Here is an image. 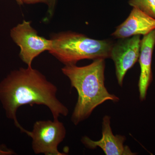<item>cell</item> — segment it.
Segmentation results:
<instances>
[{
	"mask_svg": "<svg viewBox=\"0 0 155 155\" xmlns=\"http://www.w3.org/2000/svg\"><path fill=\"white\" fill-rule=\"evenodd\" d=\"M58 88L41 72L32 67L11 71L0 82V101L8 119L22 132L26 130L19 124L17 113L19 107L29 104L45 106L54 119L66 116L69 110L57 97Z\"/></svg>",
	"mask_w": 155,
	"mask_h": 155,
	"instance_id": "6da1fadb",
	"label": "cell"
},
{
	"mask_svg": "<svg viewBox=\"0 0 155 155\" xmlns=\"http://www.w3.org/2000/svg\"><path fill=\"white\" fill-rule=\"evenodd\" d=\"M105 69L104 59L94 60L83 67L69 65L62 68L63 74L69 78L71 86L78 94L71 118L74 125L87 119L97 107L106 101H119V97L110 94L105 86Z\"/></svg>",
	"mask_w": 155,
	"mask_h": 155,
	"instance_id": "7a4b0ae2",
	"label": "cell"
},
{
	"mask_svg": "<svg viewBox=\"0 0 155 155\" xmlns=\"http://www.w3.org/2000/svg\"><path fill=\"white\" fill-rule=\"evenodd\" d=\"M49 52L65 65H76L78 61L110 58L113 44L107 40L90 38L82 34L67 31L52 36Z\"/></svg>",
	"mask_w": 155,
	"mask_h": 155,
	"instance_id": "3957f363",
	"label": "cell"
},
{
	"mask_svg": "<svg viewBox=\"0 0 155 155\" xmlns=\"http://www.w3.org/2000/svg\"><path fill=\"white\" fill-rule=\"evenodd\" d=\"M66 133L64 124L58 119L36 121L32 130L25 132L32 139L34 153L46 155H65L59 151L58 147L64 140Z\"/></svg>",
	"mask_w": 155,
	"mask_h": 155,
	"instance_id": "277c9868",
	"label": "cell"
},
{
	"mask_svg": "<svg viewBox=\"0 0 155 155\" xmlns=\"http://www.w3.org/2000/svg\"><path fill=\"white\" fill-rule=\"evenodd\" d=\"M10 35L20 48L19 57L28 67H31L34 59L51 46V40L39 36L30 21L23 20L11 29Z\"/></svg>",
	"mask_w": 155,
	"mask_h": 155,
	"instance_id": "5b68a950",
	"label": "cell"
},
{
	"mask_svg": "<svg viewBox=\"0 0 155 155\" xmlns=\"http://www.w3.org/2000/svg\"><path fill=\"white\" fill-rule=\"evenodd\" d=\"M141 39L137 35L121 38L113 45L110 57L116 68L117 81L120 86L127 71L134 66L139 59L140 54Z\"/></svg>",
	"mask_w": 155,
	"mask_h": 155,
	"instance_id": "8992f818",
	"label": "cell"
},
{
	"mask_svg": "<svg viewBox=\"0 0 155 155\" xmlns=\"http://www.w3.org/2000/svg\"><path fill=\"white\" fill-rule=\"evenodd\" d=\"M110 117L104 116L102 122V137L99 140L94 141L87 136L81 139L84 146L90 149L101 148L107 155H134L130 148L124 145L126 140L125 136L114 135L110 126Z\"/></svg>",
	"mask_w": 155,
	"mask_h": 155,
	"instance_id": "52a82bcc",
	"label": "cell"
},
{
	"mask_svg": "<svg viewBox=\"0 0 155 155\" xmlns=\"http://www.w3.org/2000/svg\"><path fill=\"white\" fill-rule=\"evenodd\" d=\"M155 29V19L133 8L126 20L117 27L112 35L119 39L137 35L144 36Z\"/></svg>",
	"mask_w": 155,
	"mask_h": 155,
	"instance_id": "ba28073f",
	"label": "cell"
},
{
	"mask_svg": "<svg viewBox=\"0 0 155 155\" xmlns=\"http://www.w3.org/2000/svg\"><path fill=\"white\" fill-rule=\"evenodd\" d=\"M155 45V29L143 36L141 41L139 62L140 73L138 87L140 99L141 101L146 98L147 92L153 80L152 61Z\"/></svg>",
	"mask_w": 155,
	"mask_h": 155,
	"instance_id": "9c48e42d",
	"label": "cell"
},
{
	"mask_svg": "<svg viewBox=\"0 0 155 155\" xmlns=\"http://www.w3.org/2000/svg\"><path fill=\"white\" fill-rule=\"evenodd\" d=\"M129 4L155 19V0H130Z\"/></svg>",
	"mask_w": 155,
	"mask_h": 155,
	"instance_id": "30bf717a",
	"label": "cell"
},
{
	"mask_svg": "<svg viewBox=\"0 0 155 155\" xmlns=\"http://www.w3.org/2000/svg\"><path fill=\"white\" fill-rule=\"evenodd\" d=\"M56 0H23V4H35L37 3H43L46 4L48 6L49 12L50 14L52 13L55 5Z\"/></svg>",
	"mask_w": 155,
	"mask_h": 155,
	"instance_id": "8fae6325",
	"label": "cell"
},
{
	"mask_svg": "<svg viewBox=\"0 0 155 155\" xmlns=\"http://www.w3.org/2000/svg\"><path fill=\"white\" fill-rule=\"evenodd\" d=\"M16 154L14 151L8 148L4 145H0V155H12Z\"/></svg>",
	"mask_w": 155,
	"mask_h": 155,
	"instance_id": "7c38bea8",
	"label": "cell"
},
{
	"mask_svg": "<svg viewBox=\"0 0 155 155\" xmlns=\"http://www.w3.org/2000/svg\"><path fill=\"white\" fill-rule=\"evenodd\" d=\"M17 4L19 5H22L23 4V0H15Z\"/></svg>",
	"mask_w": 155,
	"mask_h": 155,
	"instance_id": "4fadbf2b",
	"label": "cell"
}]
</instances>
